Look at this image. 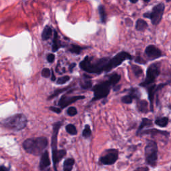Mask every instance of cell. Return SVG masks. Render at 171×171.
<instances>
[{
    "mask_svg": "<svg viewBox=\"0 0 171 171\" xmlns=\"http://www.w3.org/2000/svg\"><path fill=\"white\" fill-rule=\"evenodd\" d=\"M120 79H121V76L115 72L110 74L108 80L100 82L94 86L92 87L94 97L91 100V102L106 98L110 94L111 88L116 86L118 83L120 82Z\"/></svg>",
    "mask_w": 171,
    "mask_h": 171,
    "instance_id": "cell-2",
    "label": "cell"
},
{
    "mask_svg": "<svg viewBox=\"0 0 171 171\" xmlns=\"http://www.w3.org/2000/svg\"><path fill=\"white\" fill-rule=\"evenodd\" d=\"M69 88V87H68V88H63V89H60V90H56V92H55V93L53 94H52V96H51L49 98V99H51V98H53L56 97V96H57L58 94H60V93L64 92V91L66 90H68Z\"/></svg>",
    "mask_w": 171,
    "mask_h": 171,
    "instance_id": "cell-32",
    "label": "cell"
},
{
    "mask_svg": "<svg viewBox=\"0 0 171 171\" xmlns=\"http://www.w3.org/2000/svg\"><path fill=\"white\" fill-rule=\"evenodd\" d=\"M168 108H169V109H170V110H171V104H170V105L168 106Z\"/></svg>",
    "mask_w": 171,
    "mask_h": 171,
    "instance_id": "cell-42",
    "label": "cell"
},
{
    "mask_svg": "<svg viewBox=\"0 0 171 171\" xmlns=\"http://www.w3.org/2000/svg\"><path fill=\"white\" fill-rule=\"evenodd\" d=\"M131 68H132V70L134 74L136 77H140L142 75L143 69H142L140 67L136 65H132L131 66Z\"/></svg>",
    "mask_w": 171,
    "mask_h": 171,
    "instance_id": "cell-27",
    "label": "cell"
},
{
    "mask_svg": "<svg viewBox=\"0 0 171 171\" xmlns=\"http://www.w3.org/2000/svg\"><path fill=\"white\" fill-rule=\"evenodd\" d=\"M168 122H169V118L168 117H157L156 119H155L154 123L155 124L157 125L158 126H159L160 128H164L167 126L168 124Z\"/></svg>",
    "mask_w": 171,
    "mask_h": 171,
    "instance_id": "cell-20",
    "label": "cell"
},
{
    "mask_svg": "<svg viewBox=\"0 0 171 171\" xmlns=\"http://www.w3.org/2000/svg\"><path fill=\"white\" fill-rule=\"evenodd\" d=\"M135 61L136 63H138V64H146V61H144L142 58H140V57H137L136 58V60H135Z\"/></svg>",
    "mask_w": 171,
    "mask_h": 171,
    "instance_id": "cell-36",
    "label": "cell"
},
{
    "mask_svg": "<svg viewBox=\"0 0 171 171\" xmlns=\"http://www.w3.org/2000/svg\"><path fill=\"white\" fill-rule=\"evenodd\" d=\"M160 74V63L156 62L148 66L146 71V75L145 80L143 82L140 83V86L144 88H147L154 84L155 80Z\"/></svg>",
    "mask_w": 171,
    "mask_h": 171,
    "instance_id": "cell-5",
    "label": "cell"
},
{
    "mask_svg": "<svg viewBox=\"0 0 171 171\" xmlns=\"http://www.w3.org/2000/svg\"><path fill=\"white\" fill-rule=\"evenodd\" d=\"M145 55L149 60H154L162 57V53L159 48L154 45H149L145 49Z\"/></svg>",
    "mask_w": 171,
    "mask_h": 171,
    "instance_id": "cell-10",
    "label": "cell"
},
{
    "mask_svg": "<svg viewBox=\"0 0 171 171\" xmlns=\"http://www.w3.org/2000/svg\"><path fill=\"white\" fill-rule=\"evenodd\" d=\"M27 122L28 120L23 114H18L3 120L0 124L11 130H20L26 126Z\"/></svg>",
    "mask_w": 171,
    "mask_h": 171,
    "instance_id": "cell-4",
    "label": "cell"
},
{
    "mask_svg": "<svg viewBox=\"0 0 171 171\" xmlns=\"http://www.w3.org/2000/svg\"><path fill=\"white\" fill-rule=\"evenodd\" d=\"M98 13H99V15H100L101 22L102 23H106V20H107V15H106L105 7H104L103 5H99Z\"/></svg>",
    "mask_w": 171,
    "mask_h": 171,
    "instance_id": "cell-22",
    "label": "cell"
},
{
    "mask_svg": "<svg viewBox=\"0 0 171 171\" xmlns=\"http://www.w3.org/2000/svg\"><path fill=\"white\" fill-rule=\"evenodd\" d=\"M56 80V77L54 76V74H53V72H52V81H54Z\"/></svg>",
    "mask_w": 171,
    "mask_h": 171,
    "instance_id": "cell-40",
    "label": "cell"
},
{
    "mask_svg": "<svg viewBox=\"0 0 171 171\" xmlns=\"http://www.w3.org/2000/svg\"><path fill=\"white\" fill-rule=\"evenodd\" d=\"M84 96H68L66 95H64L61 96L60 100H59L58 105L60 106L61 108H66L71 104L74 103L75 102L80 100H83L85 99Z\"/></svg>",
    "mask_w": 171,
    "mask_h": 171,
    "instance_id": "cell-11",
    "label": "cell"
},
{
    "mask_svg": "<svg viewBox=\"0 0 171 171\" xmlns=\"http://www.w3.org/2000/svg\"><path fill=\"white\" fill-rule=\"evenodd\" d=\"M52 28H51L50 26H46L44 28V31H43V33L42 35L43 40H47L48 39H50V37L52 36Z\"/></svg>",
    "mask_w": 171,
    "mask_h": 171,
    "instance_id": "cell-24",
    "label": "cell"
},
{
    "mask_svg": "<svg viewBox=\"0 0 171 171\" xmlns=\"http://www.w3.org/2000/svg\"><path fill=\"white\" fill-rule=\"evenodd\" d=\"M67 114L69 116H74L77 114V110L75 107H69L67 110Z\"/></svg>",
    "mask_w": 171,
    "mask_h": 171,
    "instance_id": "cell-31",
    "label": "cell"
},
{
    "mask_svg": "<svg viewBox=\"0 0 171 171\" xmlns=\"http://www.w3.org/2000/svg\"><path fill=\"white\" fill-rule=\"evenodd\" d=\"M148 23L142 19H138L136 23V29L138 31H143L148 28Z\"/></svg>",
    "mask_w": 171,
    "mask_h": 171,
    "instance_id": "cell-21",
    "label": "cell"
},
{
    "mask_svg": "<svg viewBox=\"0 0 171 171\" xmlns=\"http://www.w3.org/2000/svg\"><path fill=\"white\" fill-rule=\"evenodd\" d=\"M48 145V140L45 137L29 138L24 141L23 147L25 151L29 154L36 156L41 154Z\"/></svg>",
    "mask_w": 171,
    "mask_h": 171,
    "instance_id": "cell-3",
    "label": "cell"
},
{
    "mask_svg": "<svg viewBox=\"0 0 171 171\" xmlns=\"http://www.w3.org/2000/svg\"><path fill=\"white\" fill-rule=\"evenodd\" d=\"M42 75L43 77H48L50 76V70L48 68H44L42 72Z\"/></svg>",
    "mask_w": 171,
    "mask_h": 171,
    "instance_id": "cell-33",
    "label": "cell"
},
{
    "mask_svg": "<svg viewBox=\"0 0 171 171\" xmlns=\"http://www.w3.org/2000/svg\"><path fill=\"white\" fill-rule=\"evenodd\" d=\"M54 59H55V56L52 54V53H51V54H49L48 56L47 57V60L48 61H49L50 63H52L53 61H54Z\"/></svg>",
    "mask_w": 171,
    "mask_h": 171,
    "instance_id": "cell-34",
    "label": "cell"
},
{
    "mask_svg": "<svg viewBox=\"0 0 171 171\" xmlns=\"http://www.w3.org/2000/svg\"><path fill=\"white\" fill-rule=\"evenodd\" d=\"M50 109L51 110L53 111V112H56V113H58V114H60L61 111V108H57V107H50Z\"/></svg>",
    "mask_w": 171,
    "mask_h": 171,
    "instance_id": "cell-35",
    "label": "cell"
},
{
    "mask_svg": "<svg viewBox=\"0 0 171 171\" xmlns=\"http://www.w3.org/2000/svg\"><path fill=\"white\" fill-rule=\"evenodd\" d=\"M66 151L65 150H60L56 152L55 154H53L52 156L53 164H54V167L56 168V164L59 162L60 160L63 159V158L66 156Z\"/></svg>",
    "mask_w": 171,
    "mask_h": 171,
    "instance_id": "cell-19",
    "label": "cell"
},
{
    "mask_svg": "<svg viewBox=\"0 0 171 171\" xmlns=\"http://www.w3.org/2000/svg\"><path fill=\"white\" fill-rule=\"evenodd\" d=\"M158 145L153 140H148L145 147V160L147 164L156 167L158 160Z\"/></svg>",
    "mask_w": 171,
    "mask_h": 171,
    "instance_id": "cell-6",
    "label": "cell"
},
{
    "mask_svg": "<svg viewBox=\"0 0 171 171\" xmlns=\"http://www.w3.org/2000/svg\"><path fill=\"white\" fill-rule=\"evenodd\" d=\"M118 159V151L115 148L108 149L103 152L99 162L104 165H112L114 164Z\"/></svg>",
    "mask_w": 171,
    "mask_h": 171,
    "instance_id": "cell-8",
    "label": "cell"
},
{
    "mask_svg": "<svg viewBox=\"0 0 171 171\" xmlns=\"http://www.w3.org/2000/svg\"><path fill=\"white\" fill-rule=\"evenodd\" d=\"M91 134H92V130L90 129V126L88 124H86L85 126L84 129L83 130L82 132L83 137L85 138H88L90 137Z\"/></svg>",
    "mask_w": 171,
    "mask_h": 171,
    "instance_id": "cell-29",
    "label": "cell"
},
{
    "mask_svg": "<svg viewBox=\"0 0 171 171\" xmlns=\"http://www.w3.org/2000/svg\"><path fill=\"white\" fill-rule=\"evenodd\" d=\"M76 66V63H73V64H72L70 66H69V70H70V72H72V69H73V68H74L75 66Z\"/></svg>",
    "mask_w": 171,
    "mask_h": 171,
    "instance_id": "cell-39",
    "label": "cell"
},
{
    "mask_svg": "<svg viewBox=\"0 0 171 171\" xmlns=\"http://www.w3.org/2000/svg\"><path fill=\"white\" fill-rule=\"evenodd\" d=\"M70 77H69L68 76H64L62 77H59L57 80V84H66V82H68Z\"/></svg>",
    "mask_w": 171,
    "mask_h": 171,
    "instance_id": "cell-30",
    "label": "cell"
},
{
    "mask_svg": "<svg viewBox=\"0 0 171 171\" xmlns=\"http://www.w3.org/2000/svg\"><path fill=\"white\" fill-rule=\"evenodd\" d=\"M140 92H139V90L137 88H132L130 89V92L128 94V95H126L121 98L122 102L126 104H130L132 103L133 100H138L140 98Z\"/></svg>",
    "mask_w": 171,
    "mask_h": 171,
    "instance_id": "cell-12",
    "label": "cell"
},
{
    "mask_svg": "<svg viewBox=\"0 0 171 171\" xmlns=\"http://www.w3.org/2000/svg\"><path fill=\"white\" fill-rule=\"evenodd\" d=\"M137 2H138L137 0H136V1H132V0H130V3H132V4H136Z\"/></svg>",
    "mask_w": 171,
    "mask_h": 171,
    "instance_id": "cell-41",
    "label": "cell"
},
{
    "mask_svg": "<svg viewBox=\"0 0 171 171\" xmlns=\"http://www.w3.org/2000/svg\"><path fill=\"white\" fill-rule=\"evenodd\" d=\"M149 168L148 167H139L136 168L134 171H148Z\"/></svg>",
    "mask_w": 171,
    "mask_h": 171,
    "instance_id": "cell-37",
    "label": "cell"
},
{
    "mask_svg": "<svg viewBox=\"0 0 171 171\" xmlns=\"http://www.w3.org/2000/svg\"><path fill=\"white\" fill-rule=\"evenodd\" d=\"M80 84L81 88L84 90H88L92 88V82L90 80V77L86 76V74H84L82 79L80 80Z\"/></svg>",
    "mask_w": 171,
    "mask_h": 171,
    "instance_id": "cell-17",
    "label": "cell"
},
{
    "mask_svg": "<svg viewBox=\"0 0 171 171\" xmlns=\"http://www.w3.org/2000/svg\"><path fill=\"white\" fill-rule=\"evenodd\" d=\"M75 163L74 159L69 158L66 159L64 162V171H71Z\"/></svg>",
    "mask_w": 171,
    "mask_h": 171,
    "instance_id": "cell-23",
    "label": "cell"
},
{
    "mask_svg": "<svg viewBox=\"0 0 171 171\" xmlns=\"http://www.w3.org/2000/svg\"><path fill=\"white\" fill-rule=\"evenodd\" d=\"M0 171H10V170L4 166H1V167H0Z\"/></svg>",
    "mask_w": 171,
    "mask_h": 171,
    "instance_id": "cell-38",
    "label": "cell"
},
{
    "mask_svg": "<svg viewBox=\"0 0 171 171\" xmlns=\"http://www.w3.org/2000/svg\"><path fill=\"white\" fill-rule=\"evenodd\" d=\"M132 59L129 53L120 52L113 58L105 57L96 59L91 56H86L84 60L80 61V68L88 74H100L103 72H109L114 68L121 65L124 61Z\"/></svg>",
    "mask_w": 171,
    "mask_h": 171,
    "instance_id": "cell-1",
    "label": "cell"
},
{
    "mask_svg": "<svg viewBox=\"0 0 171 171\" xmlns=\"http://www.w3.org/2000/svg\"><path fill=\"white\" fill-rule=\"evenodd\" d=\"M165 10V5L163 3H159L152 7L151 12L144 13L143 16L151 20L154 26H158L161 21Z\"/></svg>",
    "mask_w": 171,
    "mask_h": 171,
    "instance_id": "cell-7",
    "label": "cell"
},
{
    "mask_svg": "<svg viewBox=\"0 0 171 171\" xmlns=\"http://www.w3.org/2000/svg\"><path fill=\"white\" fill-rule=\"evenodd\" d=\"M84 48L81 46H79L77 45L72 44L71 47L69 48V51L72 53H76V54H80L82 51L84 50Z\"/></svg>",
    "mask_w": 171,
    "mask_h": 171,
    "instance_id": "cell-26",
    "label": "cell"
},
{
    "mask_svg": "<svg viewBox=\"0 0 171 171\" xmlns=\"http://www.w3.org/2000/svg\"><path fill=\"white\" fill-rule=\"evenodd\" d=\"M136 108L138 112H141V113H148V103L146 100H140L138 99L137 100V102H136Z\"/></svg>",
    "mask_w": 171,
    "mask_h": 171,
    "instance_id": "cell-16",
    "label": "cell"
},
{
    "mask_svg": "<svg viewBox=\"0 0 171 171\" xmlns=\"http://www.w3.org/2000/svg\"><path fill=\"white\" fill-rule=\"evenodd\" d=\"M66 130L67 131V132L69 133V134H71V135H76L77 133V131L76 126L72 124L67 125L66 126Z\"/></svg>",
    "mask_w": 171,
    "mask_h": 171,
    "instance_id": "cell-28",
    "label": "cell"
},
{
    "mask_svg": "<svg viewBox=\"0 0 171 171\" xmlns=\"http://www.w3.org/2000/svg\"><path fill=\"white\" fill-rule=\"evenodd\" d=\"M50 165V160L49 159V154L48 151H45L42 155L40 160L39 167L42 170H45Z\"/></svg>",
    "mask_w": 171,
    "mask_h": 171,
    "instance_id": "cell-15",
    "label": "cell"
},
{
    "mask_svg": "<svg viewBox=\"0 0 171 171\" xmlns=\"http://www.w3.org/2000/svg\"><path fill=\"white\" fill-rule=\"evenodd\" d=\"M153 126V123H152V120L151 119L146 118H143L142 119V122L140 123V126L138 127L137 132H136V134H138L139 133L142 132L144 130V128H150Z\"/></svg>",
    "mask_w": 171,
    "mask_h": 171,
    "instance_id": "cell-18",
    "label": "cell"
},
{
    "mask_svg": "<svg viewBox=\"0 0 171 171\" xmlns=\"http://www.w3.org/2000/svg\"><path fill=\"white\" fill-rule=\"evenodd\" d=\"M161 134L165 136H169V132H167V131H161L159 130H156L155 128H152V129H148V130H142V132L137 134L138 136L139 135H144V134H150L152 136H154L156 134Z\"/></svg>",
    "mask_w": 171,
    "mask_h": 171,
    "instance_id": "cell-14",
    "label": "cell"
},
{
    "mask_svg": "<svg viewBox=\"0 0 171 171\" xmlns=\"http://www.w3.org/2000/svg\"><path fill=\"white\" fill-rule=\"evenodd\" d=\"M62 123L61 122H58L55 123L53 125V134H52V156L53 154L56 153L58 151L57 150V138H58V134L60 130V128L61 127Z\"/></svg>",
    "mask_w": 171,
    "mask_h": 171,
    "instance_id": "cell-13",
    "label": "cell"
},
{
    "mask_svg": "<svg viewBox=\"0 0 171 171\" xmlns=\"http://www.w3.org/2000/svg\"><path fill=\"white\" fill-rule=\"evenodd\" d=\"M61 46V44L60 40L58 39V34L57 32L55 31L54 33V38H53V45H52V50L53 52H56L59 48Z\"/></svg>",
    "mask_w": 171,
    "mask_h": 171,
    "instance_id": "cell-25",
    "label": "cell"
},
{
    "mask_svg": "<svg viewBox=\"0 0 171 171\" xmlns=\"http://www.w3.org/2000/svg\"><path fill=\"white\" fill-rule=\"evenodd\" d=\"M168 84V82L167 83H162L159 85L152 84L150 86L147 87L146 88L148 89V99L150 101V108H151V111H154V107H153V103H154V98L156 93L164 88Z\"/></svg>",
    "mask_w": 171,
    "mask_h": 171,
    "instance_id": "cell-9",
    "label": "cell"
}]
</instances>
